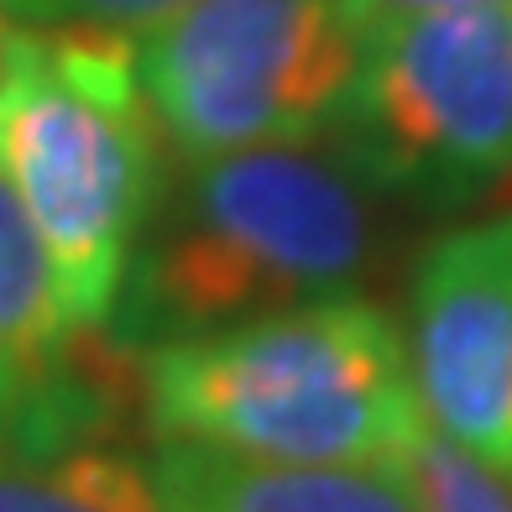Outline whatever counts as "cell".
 <instances>
[{"label": "cell", "mask_w": 512, "mask_h": 512, "mask_svg": "<svg viewBox=\"0 0 512 512\" xmlns=\"http://www.w3.org/2000/svg\"><path fill=\"white\" fill-rule=\"evenodd\" d=\"M377 246V194L330 142L168 162L105 335L147 356L225 324L356 298Z\"/></svg>", "instance_id": "6da1fadb"}, {"label": "cell", "mask_w": 512, "mask_h": 512, "mask_svg": "<svg viewBox=\"0 0 512 512\" xmlns=\"http://www.w3.org/2000/svg\"><path fill=\"white\" fill-rule=\"evenodd\" d=\"M157 439L288 465L403 460L424 413L403 330L371 298L225 324L136 356Z\"/></svg>", "instance_id": "7a4b0ae2"}, {"label": "cell", "mask_w": 512, "mask_h": 512, "mask_svg": "<svg viewBox=\"0 0 512 512\" xmlns=\"http://www.w3.org/2000/svg\"><path fill=\"white\" fill-rule=\"evenodd\" d=\"M84 340L89 330H74L63 314L48 246L0 168V450L37 429Z\"/></svg>", "instance_id": "ba28073f"}, {"label": "cell", "mask_w": 512, "mask_h": 512, "mask_svg": "<svg viewBox=\"0 0 512 512\" xmlns=\"http://www.w3.org/2000/svg\"><path fill=\"white\" fill-rule=\"evenodd\" d=\"M0 168L27 204L74 330H105L168 152L136 42L0 27Z\"/></svg>", "instance_id": "3957f363"}, {"label": "cell", "mask_w": 512, "mask_h": 512, "mask_svg": "<svg viewBox=\"0 0 512 512\" xmlns=\"http://www.w3.org/2000/svg\"><path fill=\"white\" fill-rule=\"evenodd\" d=\"M398 330L424 424L512 471V209L418 251Z\"/></svg>", "instance_id": "8992f818"}, {"label": "cell", "mask_w": 512, "mask_h": 512, "mask_svg": "<svg viewBox=\"0 0 512 512\" xmlns=\"http://www.w3.org/2000/svg\"><path fill=\"white\" fill-rule=\"evenodd\" d=\"M147 465L162 512H418L403 460L288 465L157 439Z\"/></svg>", "instance_id": "52a82bcc"}, {"label": "cell", "mask_w": 512, "mask_h": 512, "mask_svg": "<svg viewBox=\"0 0 512 512\" xmlns=\"http://www.w3.org/2000/svg\"><path fill=\"white\" fill-rule=\"evenodd\" d=\"M361 27L345 0H189L136 42V84L168 162L324 142Z\"/></svg>", "instance_id": "5b68a950"}, {"label": "cell", "mask_w": 512, "mask_h": 512, "mask_svg": "<svg viewBox=\"0 0 512 512\" xmlns=\"http://www.w3.org/2000/svg\"><path fill=\"white\" fill-rule=\"evenodd\" d=\"M481 6H512V0H345V11L361 32L387 27L403 16H439V11H481Z\"/></svg>", "instance_id": "7c38bea8"}, {"label": "cell", "mask_w": 512, "mask_h": 512, "mask_svg": "<svg viewBox=\"0 0 512 512\" xmlns=\"http://www.w3.org/2000/svg\"><path fill=\"white\" fill-rule=\"evenodd\" d=\"M183 6H189V0H0V27L142 42L168 16H178Z\"/></svg>", "instance_id": "8fae6325"}, {"label": "cell", "mask_w": 512, "mask_h": 512, "mask_svg": "<svg viewBox=\"0 0 512 512\" xmlns=\"http://www.w3.org/2000/svg\"><path fill=\"white\" fill-rule=\"evenodd\" d=\"M403 465H408L418 512H512V471L465 455L429 424L413 434Z\"/></svg>", "instance_id": "30bf717a"}, {"label": "cell", "mask_w": 512, "mask_h": 512, "mask_svg": "<svg viewBox=\"0 0 512 512\" xmlns=\"http://www.w3.org/2000/svg\"><path fill=\"white\" fill-rule=\"evenodd\" d=\"M371 194L465 209L512 178V6L403 16L361 32L324 136Z\"/></svg>", "instance_id": "277c9868"}, {"label": "cell", "mask_w": 512, "mask_h": 512, "mask_svg": "<svg viewBox=\"0 0 512 512\" xmlns=\"http://www.w3.org/2000/svg\"><path fill=\"white\" fill-rule=\"evenodd\" d=\"M0 512H162L147 455L121 439L0 450Z\"/></svg>", "instance_id": "9c48e42d"}]
</instances>
